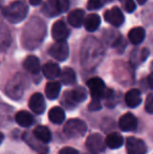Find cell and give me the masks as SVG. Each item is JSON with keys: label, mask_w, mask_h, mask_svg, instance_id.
I'll use <instances>...</instances> for the list:
<instances>
[{"label": "cell", "mask_w": 153, "mask_h": 154, "mask_svg": "<svg viewBox=\"0 0 153 154\" xmlns=\"http://www.w3.org/2000/svg\"><path fill=\"white\" fill-rule=\"evenodd\" d=\"M48 119L51 123L56 124V125H61L65 121V112L59 106L53 107L48 112Z\"/></svg>", "instance_id": "ac0fdd59"}, {"label": "cell", "mask_w": 153, "mask_h": 154, "mask_svg": "<svg viewBox=\"0 0 153 154\" xmlns=\"http://www.w3.org/2000/svg\"><path fill=\"white\" fill-rule=\"evenodd\" d=\"M148 85L151 89H153V72L150 73L149 77H148Z\"/></svg>", "instance_id": "836d02e7"}, {"label": "cell", "mask_w": 153, "mask_h": 154, "mask_svg": "<svg viewBox=\"0 0 153 154\" xmlns=\"http://www.w3.org/2000/svg\"><path fill=\"white\" fill-rule=\"evenodd\" d=\"M3 138H4V135L1 133V132H0V144H1V143H2V140H3Z\"/></svg>", "instance_id": "8d00e7d4"}, {"label": "cell", "mask_w": 153, "mask_h": 154, "mask_svg": "<svg viewBox=\"0 0 153 154\" xmlns=\"http://www.w3.org/2000/svg\"><path fill=\"white\" fill-rule=\"evenodd\" d=\"M101 24V19L100 16L96 14H90L85 18L84 21V26H85L86 31L88 32H94L99 29Z\"/></svg>", "instance_id": "cb8c5ba5"}, {"label": "cell", "mask_w": 153, "mask_h": 154, "mask_svg": "<svg viewBox=\"0 0 153 154\" xmlns=\"http://www.w3.org/2000/svg\"><path fill=\"white\" fill-rule=\"evenodd\" d=\"M87 131V125L84 121L80 119L68 120L64 125V133L70 138L81 137Z\"/></svg>", "instance_id": "8992f818"}, {"label": "cell", "mask_w": 153, "mask_h": 154, "mask_svg": "<svg viewBox=\"0 0 153 154\" xmlns=\"http://www.w3.org/2000/svg\"><path fill=\"white\" fill-rule=\"evenodd\" d=\"M101 108H102L101 102H100V100H98V99H92L91 103H90L89 106H88V109L91 110V111H98V110H100Z\"/></svg>", "instance_id": "1f68e13d"}, {"label": "cell", "mask_w": 153, "mask_h": 154, "mask_svg": "<svg viewBox=\"0 0 153 154\" xmlns=\"http://www.w3.org/2000/svg\"><path fill=\"white\" fill-rule=\"evenodd\" d=\"M104 18L107 22L116 27L121 26V25L124 23V20H125L122 11H121L118 6H115V8H112L111 10L106 11L104 14Z\"/></svg>", "instance_id": "8fae6325"}, {"label": "cell", "mask_w": 153, "mask_h": 154, "mask_svg": "<svg viewBox=\"0 0 153 154\" xmlns=\"http://www.w3.org/2000/svg\"><path fill=\"white\" fill-rule=\"evenodd\" d=\"M12 43V36L10 29L4 23L0 22V49H5Z\"/></svg>", "instance_id": "44dd1931"}, {"label": "cell", "mask_w": 153, "mask_h": 154, "mask_svg": "<svg viewBox=\"0 0 153 154\" xmlns=\"http://www.w3.org/2000/svg\"><path fill=\"white\" fill-rule=\"evenodd\" d=\"M41 154H43V153H41Z\"/></svg>", "instance_id": "ab89813d"}, {"label": "cell", "mask_w": 153, "mask_h": 154, "mask_svg": "<svg viewBox=\"0 0 153 154\" xmlns=\"http://www.w3.org/2000/svg\"><path fill=\"white\" fill-rule=\"evenodd\" d=\"M27 79L25 75H22L21 73L15 75L13 79L10 80L5 88V92L12 100H20L23 95L25 88V83Z\"/></svg>", "instance_id": "3957f363"}, {"label": "cell", "mask_w": 153, "mask_h": 154, "mask_svg": "<svg viewBox=\"0 0 153 154\" xmlns=\"http://www.w3.org/2000/svg\"><path fill=\"white\" fill-rule=\"evenodd\" d=\"M13 108L5 104H0V126H5L12 121Z\"/></svg>", "instance_id": "4316f807"}, {"label": "cell", "mask_w": 153, "mask_h": 154, "mask_svg": "<svg viewBox=\"0 0 153 154\" xmlns=\"http://www.w3.org/2000/svg\"><path fill=\"white\" fill-rule=\"evenodd\" d=\"M145 109L148 113H153V93L148 95L147 100H146Z\"/></svg>", "instance_id": "4dcf8cb0"}, {"label": "cell", "mask_w": 153, "mask_h": 154, "mask_svg": "<svg viewBox=\"0 0 153 154\" xmlns=\"http://www.w3.org/2000/svg\"><path fill=\"white\" fill-rule=\"evenodd\" d=\"M42 72L45 78L53 80V79H56V78L59 77L60 73H61V70H60V67L57 63L48 62V63H46V64L43 65Z\"/></svg>", "instance_id": "e0dca14e"}, {"label": "cell", "mask_w": 153, "mask_h": 154, "mask_svg": "<svg viewBox=\"0 0 153 154\" xmlns=\"http://www.w3.org/2000/svg\"><path fill=\"white\" fill-rule=\"evenodd\" d=\"M67 20L72 26L79 29L85 21V13L82 10H74L68 14Z\"/></svg>", "instance_id": "9a60e30c"}, {"label": "cell", "mask_w": 153, "mask_h": 154, "mask_svg": "<svg viewBox=\"0 0 153 154\" xmlns=\"http://www.w3.org/2000/svg\"><path fill=\"white\" fill-rule=\"evenodd\" d=\"M105 146H106V143L100 133L90 134L86 140V147L88 151L92 154H100L104 152Z\"/></svg>", "instance_id": "ba28073f"}, {"label": "cell", "mask_w": 153, "mask_h": 154, "mask_svg": "<svg viewBox=\"0 0 153 154\" xmlns=\"http://www.w3.org/2000/svg\"><path fill=\"white\" fill-rule=\"evenodd\" d=\"M23 67L31 73H38L41 70L40 61L36 56H27L23 62Z\"/></svg>", "instance_id": "ffe728a7"}, {"label": "cell", "mask_w": 153, "mask_h": 154, "mask_svg": "<svg viewBox=\"0 0 153 154\" xmlns=\"http://www.w3.org/2000/svg\"><path fill=\"white\" fill-rule=\"evenodd\" d=\"M87 86L90 90L92 99L101 100L107 99V97L109 99L112 95V90L107 89L104 81L100 78H92V79L88 80Z\"/></svg>", "instance_id": "277c9868"}, {"label": "cell", "mask_w": 153, "mask_h": 154, "mask_svg": "<svg viewBox=\"0 0 153 154\" xmlns=\"http://www.w3.org/2000/svg\"><path fill=\"white\" fill-rule=\"evenodd\" d=\"M59 154H79V152L72 147H65V148H62L60 150Z\"/></svg>", "instance_id": "d6a6232c"}, {"label": "cell", "mask_w": 153, "mask_h": 154, "mask_svg": "<svg viewBox=\"0 0 153 154\" xmlns=\"http://www.w3.org/2000/svg\"><path fill=\"white\" fill-rule=\"evenodd\" d=\"M27 13H29V8L23 0L12 2L2 10V15L4 18L8 22L14 23V24L24 20Z\"/></svg>", "instance_id": "7a4b0ae2"}, {"label": "cell", "mask_w": 153, "mask_h": 154, "mask_svg": "<svg viewBox=\"0 0 153 154\" xmlns=\"http://www.w3.org/2000/svg\"><path fill=\"white\" fill-rule=\"evenodd\" d=\"M60 78L64 85H72L76 82V72L70 67H65L60 73Z\"/></svg>", "instance_id": "83f0119b"}, {"label": "cell", "mask_w": 153, "mask_h": 154, "mask_svg": "<svg viewBox=\"0 0 153 154\" xmlns=\"http://www.w3.org/2000/svg\"><path fill=\"white\" fill-rule=\"evenodd\" d=\"M34 135L37 137L39 142L44 143V144L49 143L51 140V133L46 126H42V125L37 126L35 128V130H34Z\"/></svg>", "instance_id": "7402d4cb"}, {"label": "cell", "mask_w": 153, "mask_h": 154, "mask_svg": "<svg viewBox=\"0 0 153 154\" xmlns=\"http://www.w3.org/2000/svg\"><path fill=\"white\" fill-rule=\"evenodd\" d=\"M136 1H137V3L141 4V5H142V4H145L147 0H136Z\"/></svg>", "instance_id": "d590c367"}, {"label": "cell", "mask_w": 153, "mask_h": 154, "mask_svg": "<svg viewBox=\"0 0 153 154\" xmlns=\"http://www.w3.org/2000/svg\"><path fill=\"white\" fill-rule=\"evenodd\" d=\"M86 97H87L86 90L83 87H77L70 91L64 93L62 103L65 105V107L72 109V108L76 107V104L85 101Z\"/></svg>", "instance_id": "52a82bcc"}, {"label": "cell", "mask_w": 153, "mask_h": 154, "mask_svg": "<svg viewBox=\"0 0 153 154\" xmlns=\"http://www.w3.org/2000/svg\"><path fill=\"white\" fill-rule=\"evenodd\" d=\"M49 55L58 61H65L69 55V48L65 41H57L49 47Z\"/></svg>", "instance_id": "9c48e42d"}, {"label": "cell", "mask_w": 153, "mask_h": 154, "mask_svg": "<svg viewBox=\"0 0 153 154\" xmlns=\"http://www.w3.org/2000/svg\"><path fill=\"white\" fill-rule=\"evenodd\" d=\"M51 35L56 41H65L69 36V29H67L64 21L58 20L53 24Z\"/></svg>", "instance_id": "7c38bea8"}, {"label": "cell", "mask_w": 153, "mask_h": 154, "mask_svg": "<svg viewBox=\"0 0 153 154\" xmlns=\"http://www.w3.org/2000/svg\"><path fill=\"white\" fill-rule=\"evenodd\" d=\"M126 149L128 154H146L147 146L142 140L136 137H128L126 140Z\"/></svg>", "instance_id": "30bf717a"}, {"label": "cell", "mask_w": 153, "mask_h": 154, "mask_svg": "<svg viewBox=\"0 0 153 154\" xmlns=\"http://www.w3.org/2000/svg\"><path fill=\"white\" fill-rule=\"evenodd\" d=\"M151 66H152V68H153V62H152V65H151Z\"/></svg>", "instance_id": "f35d334b"}, {"label": "cell", "mask_w": 153, "mask_h": 154, "mask_svg": "<svg viewBox=\"0 0 153 154\" xmlns=\"http://www.w3.org/2000/svg\"><path fill=\"white\" fill-rule=\"evenodd\" d=\"M146 32L143 27H134V29H130L128 34V38L132 44L137 45L139 43H142L145 39Z\"/></svg>", "instance_id": "603a6c76"}, {"label": "cell", "mask_w": 153, "mask_h": 154, "mask_svg": "<svg viewBox=\"0 0 153 154\" xmlns=\"http://www.w3.org/2000/svg\"><path fill=\"white\" fill-rule=\"evenodd\" d=\"M15 120L21 126V127H29L33 125L34 118L29 112L27 111H18L15 114Z\"/></svg>", "instance_id": "d4e9b609"}, {"label": "cell", "mask_w": 153, "mask_h": 154, "mask_svg": "<svg viewBox=\"0 0 153 154\" xmlns=\"http://www.w3.org/2000/svg\"><path fill=\"white\" fill-rule=\"evenodd\" d=\"M118 127L125 132L134 131L137 127V119L132 113L128 112V113L121 116L120 121H118Z\"/></svg>", "instance_id": "4fadbf2b"}, {"label": "cell", "mask_w": 153, "mask_h": 154, "mask_svg": "<svg viewBox=\"0 0 153 154\" xmlns=\"http://www.w3.org/2000/svg\"><path fill=\"white\" fill-rule=\"evenodd\" d=\"M46 32V25L41 19L34 17L26 24L22 35L23 46L29 49L36 48L43 40Z\"/></svg>", "instance_id": "6da1fadb"}, {"label": "cell", "mask_w": 153, "mask_h": 154, "mask_svg": "<svg viewBox=\"0 0 153 154\" xmlns=\"http://www.w3.org/2000/svg\"><path fill=\"white\" fill-rule=\"evenodd\" d=\"M105 1H108V2H111V1H113V0H105Z\"/></svg>", "instance_id": "74e56055"}, {"label": "cell", "mask_w": 153, "mask_h": 154, "mask_svg": "<svg viewBox=\"0 0 153 154\" xmlns=\"http://www.w3.org/2000/svg\"><path fill=\"white\" fill-rule=\"evenodd\" d=\"M105 3V0H88L87 8L88 10H99Z\"/></svg>", "instance_id": "f546056e"}, {"label": "cell", "mask_w": 153, "mask_h": 154, "mask_svg": "<svg viewBox=\"0 0 153 154\" xmlns=\"http://www.w3.org/2000/svg\"><path fill=\"white\" fill-rule=\"evenodd\" d=\"M29 106L31 110L36 114H41L45 110V101L41 93H34L29 101Z\"/></svg>", "instance_id": "5bb4252c"}, {"label": "cell", "mask_w": 153, "mask_h": 154, "mask_svg": "<svg viewBox=\"0 0 153 154\" xmlns=\"http://www.w3.org/2000/svg\"><path fill=\"white\" fill-rule=\"evenodd\" d=\"M105 143H106V146L110 149H118L120 147L123 146L124 144V138L118 132H112V133H109L108 135L105 138Z\"/></svg>", "instance_id": "d6986e66"}, {"label": "cell", "mask_w": 153, "mask_h": 154, "mask_svg": "<svg viewBox=\"0 0 153 154\" xmlns=\"http://www.w3.org/2000/svg\"><path fill=\"white\" fill-rule=\"evenodd\" d=\"M41 2H42V0H29V3L32 5H39Z\"/></svg>", "instance_id": "e575fe53"}, {"label": "cell", "mask_w": 153, "mask_h": 154, "mask_svg": "<svg viewBox=\"0 0 153 154\" xmlns=\"http://www.w3.org/2000/svg\"><path fill=\"white\" fill-rule=\"evenodd\" d=\"M60 90H61V84L59 82H48L45 87V94H46L47 99L56 100L59 97Z\"/></svg>", "instance_id": "484cf974"}, {"label": "cell", "mask_w": 153, "mask_h": 154, "mask_svg": "<svg viewBox=\"0 0 153 154\" xmlns=\"http://www.w3.org/2000/svg\"><path fill=\"white\" fill-rule=\"evenodd\" d=\"M125 102H126L127 106L130 108H135L141 104L142 102V95L141 91L139 89H130L125 95Z\"/></svg>", "instance_id": "2e32d148"}, {"label": "cell", "mask_w": 153, "mask_h": 154, "mask_svg": "<svg viewBox=\"0 0 153 154\" xmlns=\"http://www.w3.org/2000/svg\"><path fill=\"white\" fill-rule=\"evenodd\" d=\"M120 2L122 3L124 10L126 11V12H128V13L134 12L135 8H136V5H135V2L133 1V0H120Z\"/></svg>", "instance_id": "f1b7e54d"}, {"label": "cell", "mask_w": 153, "mask_h": 154, "mask_svg": "<svg viewBox=\"0 0 153 154\" xmlns=\"http://www.w3.org/2000/svg\"><path fill=\"white\" fill-rule=\"evenodd\" d=\"M69 6L68 0H47L42 5V13L47 17H56L67 11Z\"/></svg>", "instance_id": "5b68a950"}]
</instances>
